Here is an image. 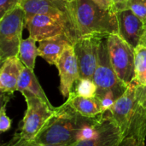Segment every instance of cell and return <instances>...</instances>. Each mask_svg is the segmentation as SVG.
I'll use <instances>...</instances> for the list:
<instances>
[{"label": "cell", "instance_id": "f1b7e54d", "mask_svg": "<svg viewBox=\"0 0 146 146\" xmlns=\"http://www.w3.org/2000/svg\"><path fill=\"white\" fill-rule=\"evenodd\" d=\"M34 146H49V145H38V144H34Z\"/></svg>", "mask_w": 146, "mask_h": 146}, {"label": "cell", "instance_id": "5bb4252c", "mask_svg": "<svg viewBox=\"0 0 146 146\" xmlns=\"http://www.w3.org/2000/svg\"><path fill=\"white\" fill-rule=\"evenodd\" d=\"M24 64L18 56L9 57L2 62L0 68V92L13 95L17 91V85Z\"/></svg>", "mask_w": 146, "mask_h": 146}, {"label": "cell", "instance_id": "7a4b0ae2", "mask_svg": "<svg viewBox=\"0 0 146 146\" xmlns=\"http://www.w3.org/2000/svg\"><path fill=\"white\" fill-rule=\"evenodd\" d=\"M68 11L76 40L87 37L107 38L118 33L116 13L99 7L92 0L69 2Z\"/></svg>", "mask_w": 146, "mask_h": 146}, {"label": "cell", "instance_id": "30bf717a", "mask_svg": "<svg viewBox=\"0 0 146 146\" xmlns=\"http://www.w3.org/2000/svg\"><path fill=\"white\" fill-rule=\"evenodd\" d=\"M123 139L119 127L106 112L97 125L92 138L80 140L72 146H119Z\"/></svg>", "mask_w": 146, "mask_h": 146}, {"label": "cell", "instance_id": "d6986e66", "mask_svg": "<svg viewBox=\"0 0 146 146\" xmlns=\"http://www.w3.org/2000/svg\"><path fill=\"white\" fill-rule=\"evenodd\" d=\"M139 86H146V46L138 44L135 48V80Z\"/></svg>", "mask_w": 146, "mask_h": 146}, {"label": "cell", "instance_id": "8992f818", "mask_svg": "<svg viewBox=\"0 0 146 146\" xmlns=\"http://www.w3.org/2000/svg\"><path fill=\"white\" fill-rule=\"evenodd\" d=\"M107 47L111 65L117 76L127 86L135 80V48L118 33L107 38Z\"/></svg>", "mask_w": 146, "mask_h": 146}, {"label": "cell", "instance_id": "44dd1931", "mask_svg": "<svg viewBox=\"0 0 146 146\" xmlns=\"http://www.w3.org/2000/svg\"><path fill=\"white\" fill-rule=\"evenodd\" d=\"M13 95L1 93V109H0V131L7 132L11 127V120L6 114V105Z\"/></svg>", "mask_w": 146, "mask_h": 146}, {"label": "cell", "instance_id": "3957f363", "mask_svg": "<svg viewBox=\"0 0 146 146\" xmlns=\"http://www.w3.org/2000/svg\"><path fill=\"white\" fill-rule=\"evenodd\" d=\"M119 127L123 138H133L139 146H146V107L137 94L133 81L107 111Z\"/></svg>", "mask_w": 146, "mask_h": 146}, {"label": "cell", "instance_id": "ba28073f", "mask_svg": "<svg viewBox=\"0 0 146 146\" xmlns=\"http://www.w3.org/2000/svg\"><path fill=\"white\" fill-rule=\"evenodd\" d=\"M29 36L38 42L61 33L68 34L75 42V35L69 11L62 15H36L25 21Z\"/></svg>", "mask_w": 146, "mask_h": 146}, {"label": "cell", "instance_id": "6da1fadb", "mask_svg": "<svg viewBox=\"0 0 146 146\" xmlns=\"http://www.w3.org/2000/svg\"><path fill=\"white\" fill-rule=\"evenodd\" d=\"M104 114L87 117L75 111L66 102L56 110L36 137L34 143L49 146H72L92 138Z\"/></svg>", "mask_w": 146, "mask_h": 146}, {"label": "cell", "instance_id": "52a82bcc", "mask_svg": "<svg viewBox=\"0 0 146 146\" xmlns=\"http://www.w3.org/2000/svg\"><path fill=\"white\" fill-rule=\"evenodd\" d=\"M93 81L98 88L96 98L99 100L108 93L114 94L117 100L128 87L115 72L110 62L107 42L104 40L99 47L98 66L93 75Z\"/></svg>", "mask_w": 146, "mask_h": 146}, {"label": "cell", "instance_id": "9c48e42d", "mask_svg": "<svg viewBox=\"0 0 146 146\" xmlns=\"http://www.w3.org/2000/svg\"><path fill=\"white\" fill-rule=\"evenodd\" d=\"M104 38L87 37L77 39L74 43V49L78 61L80 78L93 80L98 66V50Z\"/></svg>", "mask_w": 146, "mask_h": 146}, {"label": "cell", "instance_id": "2e32d148", "mask_svg": "<svg viewBox=\"0 0 146 146\" xmlns=\"http://www.w3.org/2000/svg\"><path fill=\"white\" fill-rule=\"evenodd\" d=\"M66 103L70 105L75 111L87 117H94L105 114L103 110L102 104L97 98H85L76 95L71 92L67 98Z\"/></svg>", "mask_w": 146, "mask_h": 146}, {"label": "cell", "instance_id": "83f0119b", "mask_svg": "<svg viewBox=\"0 0 146 146\" xmlns=\"http://www.w3.org/2000/svg\"><path fill=\"white\" fill-rule=\"evenodd\" d=\"M119 146H139L136 140L133 138H125Z\"/></svg>", "mask_w": 146, "mask_h": 146}, {"label": "cell", "instance_id": "5b68a950", "mask_svg": "<svg viewBox=\"0 0 146 146\" xmlns=\"http://www.w3.org/2000/svg\"><path fill=\"white\" fill-rule=\"evenodd\" d=\"M21 94L27 103V110L19 133L24 139L34 142L40 131L54 115L56 107L29 92Z\"/></svg>", "mask_w": 146, "mask_h": 146}, {"label": "cell", "instance_id": "e0dca14e", "mask_svg": "<svg viewBox=\"0 0 146 146\" xmlns=\"http://www.w3.org/2000/svg\"><path fill=\"white\" fill-rule=\"evenodd\" d=\"M17 92H20L21 93L29 92L45 101L46 103L50 104L34 74V70H32L27 67L23 68V70L21 74L17 85Z\"/></svg>", "mask_w": 146, "mask_h": 146}, {"label": "cell", "instance_id": "277c9868", "mask_svg": "<svg viewBox=\"0 0 146 146\" xmlns=\"http://www.w3.org/2000/svg\"><path fill=\"white\" fill-rule=\"evenodd\" d=\"M25 27V13L18 5L0 18V62L18 56Z\"/></svg>", "mask_w": 146, "mask_h": 146}, {"label": "cell", "instance_id": "8fae6325", "mask_svg": "<svg viewBox=\"0 0 146 146\" xmlns=\"http://www.w3.org/2000/svg\"><path fill=\"white\" fill-rule=\"evenodd\" d=\"M56 67L60 77V92L64 98H68L73 91L75 82L80 79V69L74 44L67 46L58 59Z\"/></svg>", "mask_w": 146, "mask_h": 146}, {"label": "cell", "instance_id": "4316f807", "mask_svg": "<svg viewBox=\"0 0 146 146\" xmlns=\"http://www.w3.org/2000/svg\"><path fill=\"white\" fill-rule=\"evenodd\" d=\"M128 1H130V0H113V3H114L113 12L116 13L117 11L124 9L125 5Z\"/></svg>", "mask_w": 146, "mask_h": 146}, {"label": "cell", "instance_id": "ffe728a7", "mask_svg": "<svg viewBox=\"0 0 146 146\" xmlns=\"http://www.w3.org/2000/svg\"><path fill=\"white\" fill-rule=\"evenodd\" d=\"M97 91L98 88L93 80L80 78L75 82L72 92L78 96L85 98H96Z\"/></svg>", "mask_w": 146, "mask_h": 146}, {"label": "cell", "instance_id": "7402d4cb", "mask_svg": "<svg viewBox=\"0 0 146 146\" xmlns=\"http://www.w3.org/2000/svg\"><path fill=\"white\" fill-rule=\"evenodd\" d=\"M124 9H131L141 21L146 23V0H130Z\"/></svg>", "mask_w": 146, "mask_h": 146}, {"label": "cell", "instance_id": "484cf974", "mask_svg": "<svg viewBox=\"0 0 146 146\" xmlns=\"http://www.w3.org/2000/svg\"><path fill=\"white\" fill-rule=\"evenodd\" d=\"M137 94L141 104L146 107V86L137 85Z\"/></svg>", "mask_w": 146, "mask_h": 146}, {"label": "cell", "instance_id": "f546056e", "mask_svg": "<svg viewBox=\"0 0 146 146\" xmlns=\"http://www.w3.org/2000/svg\"><path fill=\"white\" fill-rule=\"evenodd\" d=\"M63 1H66V2H72V1H74V0H63Z\"/></svg>", "mask_w": 146, "mask_h": 146}, {"label": "cell", "instance_id": "ac0fdd59", "mask_svg": "<svg viewBox=\"0 0 146 146\" xmlns=\"http://www.w3.org/2000/svg\"><path fill=\"white\" fill-rule=\"evenodd\" d=\"M37 42L36 39L29 36L27 38L21 40L19 47L18 57L25 67L32 70H34L35 68L37 56H39L38 47L36 46Z\"/></svg>", "mask_w": 146, "mask_h": 146}, {"label": "cell", "instance_id": "d4e9b609", "mask_svg": "<svg viewBox=\"0 0 146 146\" xmlns=\"http://www.w3.org/2000/svg\"><path fill=\"white\" fill-rule=\"evenodd\" d=\"M92 1L96 4H98L99 7H101L104 9L113 11V6H114L113 0H92Z\"/></svg>", "mask_w": 146, "mask_h": 146}, {"label": "cell", "instance_id": "cb8c5ba5", "mask_svg": "<svg viewBox=\"0 0 146 146\" xmlns=\"http://www.w3.org/2000/svg\"><path fill=\"white\" fill-rule=\"evenodd\" d=\"M34 142H31L21 137L20 133H16L5 146H34Z\"/></svg>", "mask_w": 146, "mask_h": 146}, {"label": "cell", "instance_id": "4fadbf2b", "mask_svg": "<svg viewBox=\"0 0 146 146\" xmlns=\"http://www.w3.org/2000/svg\"><path fill=\"white\" fill-rule=\"evenodd\" d=\"M69 2L63 0H22L20 6L25 13V21L36 15H62L68 13Z\"/></svg>", "mask_w": 146, "mask_h": 146}, {"label": "cell", "instance_id": "7c38bea8", "mask_svg": "<svg viewBox=\"0 0 146 146\" xmlns=\"http://www.w3.org/2000/svg\"><path fill=\"white\" fill-rule=\"evenodd\" d=\"M118 34L130 45L136 48L145 32L146 23L141 21L131 9L116 12Z\"/></svg>", "mask_w": 146, "mask_h": 146}, {"label": "cell", "instance_id": "9a60e30c", "mask_svg": "<svg viewBox=\"0 0 146 146\" xmlns=\"http://www.w3.org/2000/svg\"><path fill=\"white\" fill-rule=\"evenodd\" d=\"M74 40L66 33H61L38 42V52L50 65H56L64 50L69 44H74Z\"/></svg>", "mask_w": 146, "mask_h": 146}, {"label": "cell", "instance_id": "603a6c76", "mask_svg": "<svg viewBox=\"0 0 146 146\" xmlns=\"http://www.w3.org/2000/svg\"><path fill=\"white\" fill-rule=\"evenodd\" d=\"M22 0H0V18L20 4Z\"/></svg>", "mask_w": 146, "mask_h": 146}]
</instances>
